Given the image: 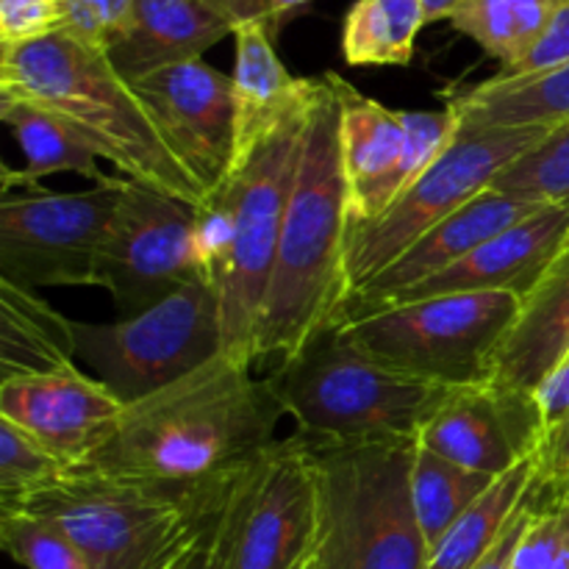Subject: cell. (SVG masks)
I'll return each mask as SVG.
<instances>
[{
	"label": "cell",
	"instance_id": "6da1fadb",
	"mask_svg": "<svg viewBox=\"0 0 569 569\" xmlns=\"http://www.w3.org/2000/svg\"><path fill=\"white\" fill-rule=\"evenodd\" d=\"M253 365L222 350L170 387L126 403L103 448L87 461L106 472L222 492L276 445L283 406Z\"/></svg>",
	"mask_w": 569,
	"mask_h": 569
},
{
	"label": "cell",
	"instance_id": "7a4b0ae2",
	"mask_svg": "<svg viewBox=\"0 0 569 569\" xmlns=\"http://www.w3.org/2000/svg\"><path fill=\"white\" fill-rule=\"evenodd\" d=\"M348 228L350 192L339 142V100L331 81L320 76L256 328L253 365L270 356L289 359L315 333L337 322L348 300Z\"/></svg>",
	"mask_w": 569,
	"mask_h": 569
},
{
	"label": "cell",
	"instance_id": "3957f363",
	"mask_svg": "<svg viewBox=\"0 0 569 569\" xmlns=\"http://www.w3.org/2000/svg\"><path fill=\"white\" fill-rule=\"evenodd\" d=\"M0 94L59 117L122 178L148 183L189 206L203 200L200 183L172 153L109 53L64 28L33 42L0 48Z\"/></svg>",
	"mask_w": 569,
	"mask_h": 569
},
{
	"label": "cell",
	"instance_id": "277c9868",
	"mask_svg": "<svg viewBox=\"0 0 569 569\" xmlns=\"http://www.w3.org/2000/svg\"><path fill=\"white\" fill-rule=\"evenodd\" d=\"M309 445L315 533L300 569H426L411 498L417 439Z\"/></svg>",
	"mask_w": 569,
	"mask_h": 569
},
{
	"label": "cell",
	"instance_id": "5b68a950",
	"mask_svg": "<svg viewBox=\"0 0 569 569\" xmlns=\"http://www.w3.org/2000/svg\"><path fill=\"white\" fill-rule=\"evenodd\" d=\"M226 495L81 465L14 509L53 520L92 569H170L217 520Z\"/></svg>",
	"mask_w": 569,
	"mask_h": 569
},
{
	"label": "cell",
	"instance_id": "8992f818",
	"mask_svg": "<svg viewBox=\"0 0 569 569\" xmlns=\"http://www.w3.org/2000/svg\"><path fill=\"white\" fill-rule=\"evenodd\" d=\"M295 433L311 445L420 437L450 387L417 381L378 365L342 333L322 328L267 376Z\"/></svg>",
	"mask_w": 569,
	"mask_h": 569
},
{
	"label": "cell",
	"instance_id": "52a82bcc",
	"mask_svg": "<svg viewBox=\"0 0 569 569\" xmlns=\"http://www.w3.org/2000/svg\"><path fill=\"white\" fill-rule=\"evenodd\" d=\"M520 311L509 292L442 295L339 322L378 365L439 387L487 381L500 339Z\"/></svg>",
	"mask_w": 569,
	"mask_h": 569
},
{
	"label": "cell",
	"instance_id": "ba28073f",
	"mask_svg": "<svg viewBox=\"0 0 569 569\" xmlns=\"http://www.w3.org/2000/svg\"><path fill=\"white\" fill-rule=\"evenodd\" d=\"M78 359L122 403H133L189 376L226 350L220 292L194 281L150 309L114 322H72Z\"/></svg>",
	"mask_w": 569,
	"mask_h": 569
},
{
	"label": "cell",
	"instance_id": "9c48e42d",
	"mask_svg": "<svg viewBox=\"0 0 569 569\" xmlns=\"http://www.w3.org/2000/svg\"><path fill=\"white\" fill-rule=\"evenodd\" d=\"M548 131L550 128H461L453 144L381 217L350 222L345 244L348 300L422 233L492 189L500 172L526 156Z\"/></svg>",
	"mask_w": 569,
	"mask_h": 569
},
{
	"label": "cell",
	"instance_id": "30bf717a",
	"mask_svg": "<svg viewBox=\"0 0 569 569\" xmlns=\"http://www.w3.org/2000/svg\"><path fill=\"white\" fill-rule=\"evenodd\" d=\"M315 94L317 78L306 109L278 128L239 170L228 176L237 189V233L217 292H220L226 353L248 359L250 365H253L256 328L276 267L283 211L298 170L300 142Z\"/></svg>",
	"mask_w": 569,
	"mask_h": 569
},
{
	"label": "cell",
	"instance_id": "8fae6325",
	"mask_svg": "<svg viewBox=\"0 0 569 569\" xmlns=\"http://www.w3.org/2000/svg\"><path fill=\"white\" fill-rule=\"evenodd\" d=\"M122 178L83 192L20 189L0 200V278L22 287H100Z\"/></svg>",
	"mask_w": 569,
	"mask_h": 569
},
{
	"label": "cell",
	"instance_id": "7c38bea8",
	"mask_svg": "<svg viewBox=\"0 0 569 569\" xmlns=\"http://www.w3.org/2000/svg\"><path fill=\"white\" fill-rule=\"evenodd\" d=\"M339 100V142L350 222L381 217L459 137L453 109L398 111L367 98L339 72H326Z\"/></svg>",
	"mask_w": 569,
	"mask_h": 569
},
{
	"label": "cell",
	"instance_id": "4fadbf2b",
	"mask_svg": "<svg viewBox=\"0 0 569 569\" xmlns=\"http://www.w3.org/2000/svg\"><path fill=\"white\" fill-rule=\"evenodd\" d=\"M222 569H298L315 533V467L303 437L276 439L228 487Z\"/></svg>",
	"mask_w": 569,
	"mask_h": 569
},
{
	"label": "cell",
	"instance_id": "5bb4252c",
	"mask_svg": "<svg viewBox=\"0 0 569 569\" xmlns=\"http://www.w3.org/2000/svg\"><path fill=\"white\" fill-rule=\"evenodd\" d=\"M194 281H206L194 256V206L122 178L100 264V287L120 317L139 315Z\"/></svg>",
	"mask_w": 569,
	"mask_h": 569
},
{
	"label": "cell",
	"instance_id": "9a60e30c",
	"mask_svg": "<svg viewBox=\"0 0 569 569\" xmlns=\"http://www.w3.org/2000/svg\"><path fill=\"white\" fill-rule=\"evenodd\" d=\"M156 128L203 198L226 181L237 139L233 78L203 59L172 64L131 83Z\"/></svg>",
	"mask_w": 569,
	"mask_h": 569
},
{
	"label": "cell",
	"instance_id": "2e32d148",
	"mask_svg": "<svg viewBox=\"0 0 569 569\" xmlns=\"http://www.w3.org/2000/svg\"><path fill=\"white\" fill-rule=\"evenodd\" d=\"M548 439L533 392L478 381L450 387L417 442L467 470L500 478L522 461L539 459Z\"/></svg>",
	"mask_w": 569,
	"mask_h": 569
},
{
	"label": "cell",
	"instance_id": "e0dca14e",
	"mask_svg": "<svg viewBox=\"0 0 569 569\" xmlns=\"http://www.w3.org/2000/svg\"><path fill=\"white\" fill-rule=\"evenodd\" d=\"M126 403L76 365L0 381V417L53 450L67 467H81L114 431Z\"/></svg>",
	"mask_w": 569,
	"mask_h": 569
},
{
	"label": "cell",
	"instance_id": "ac0fdd59",
	"mask_svg": "<svg viewBox=\"0 0 569 569\" xmlns=\"http://www.w3.org/2000/svg\"><path fill=\"white\" fill-rule=\"evenodd\" d=\"M567 248L569 206H545L537 214L526 217V220L515 222L506 231L495 233L492 239L478 244L472 253H467L453 267L433 276L431 281L417 283V287L389 298L387 303L365 311V315L389 309V306L415 303V300L442 298V295L509 292L522 300Z\"/></svg>",
	"mask_w": 569,
	"mask_h": 569
},
{
	"label": "cell",
	"instance_id": "d6986e66",
	"mask_svg": "<svg viewBox=\"0 0 569 569\" xmlns=\"http://www.w3.org/2000/svg\"><path fill=\"white\" fill-rule=\"evenodd\" d=\"M539 209H545V206L509 192H498V189H487L467 206H461L456 214L445 217L431 231L422 233L387 270L378 272L365 289L350 295V300L339 311L337 322L365 315V311L387 303L395 295L406 292V289L417 287L422 281H431L433 276H439L448 267H453L456 261L465 259L467 253H472L478 244L492 239L495 233L506 231L515 222L537 214Z\"/></svg>",
	"mask_w": 569,
	"mask_h": 569
},
{
	"label": "cell",
	"instance_id": "ffe728a7",
	"mask_svg": "<svg viewBox=\"0 0 569 569\" xmlns=\"http://www.w3.org/2000/svg\"><path fill=\"white\" fill-rule=\"evenodd\" d=\"M233 42L237 56L231 78L237 100V139L228 176L239 170L278 128L303 111L315 92V78H295L278 59L276 39L261 26L237 28Z\"/></svg>",
	"mask_w": 569,
	"mask_h": 569
},
{
	"label": "cell",
	"instance_id": "44dd1931",
	"mask_svg": "<svg viewBox=\"0 0 569 569\" xmlns=\"http://www.w3.org/2000/svg\"><path fill=\"white\" fill-rule=\"evenodd\" d=\"M233 28L206 0H137L120 37L106 50L128 83L172 64L203 59Z\"/></svg>",
	"mask_w": 569,
	"mask_h": 569
},
{
	"label": "cell",
	"instance_id": "7402d4cb",
	"mask_svg": "<svg viewBox=\"0 0 569 569\" xmlns=\"http://www.w3.org/2000/svg\"><path fill=\"white\" fill-rule=\"evenodd\" d=\"M569 350V248L520 300L515 322L500 339L489 381L533 392Z\"/></svg>",
	"mask_w": 569,
	"mask_h": 569
},
{
	"label": "cell",
	"instance_id": "603a6c76",
	"mask_svg": "<svg viewBox=\"0 0 569 569\" xmlns=\"http://www.w3.org/2000/svg\"><path fill=\"white\" fill-rule=\"evenodd\" d=\"M461 128H556L569 122V64L526 78L492 76L442 92Z\"/></svg>",
	"mask_w": 569,
	"mask_h": 569
},
{
	"label": "cell",
	"instance_id": "cb8c5ba5",
	"mask_svg": "<svg viewBox=\"0 0 569 569\" xmlns=\"http://www.w3.org/2000/svg\"><path fill=\"white\" fill-rule=\"evenodd\" d=\"M37 289L0 278V381L76 365V331Z\"/></svg>",
	"mask_w": 569,
	"mask_h": 569
},
{
	"label": "cell",
	"instance_id": "d4e9b609",
	"mask_svg": "<svg viewBox=\"0 0 569 569\" xmlns=\"http://www.w3.org/2000/svg\"><path fill=\"white\" fill-rule=\"evenodd\" d=\"M0 120L6 122L11 137L17 139L20 150L26 153V170L6 167V189H33L39 187L42 178L56 176V172H76V176L89 178L92 183L106 178L98 164L100 156L50 111L26 103V100L0 94Z\"/></svg>",
	"mask_w": 569,
	"mask_h": 569
},
{
	"label": "cell",
	"instance_id": "484cf974",
	"mask_svg": "<svg viewBox=\"0 0 569 569\" xmlns=\"http://www.w3.org/2000/svg\"><path fill=\"white\" fill-rule=\"evenodd\" d=\"M539 487V459L522 461L500 476L487 495L439 539L426 569H478Z\"/></svg>",
	"mask_w": 569,
	"mask_h": 569
},
{
	"label": "cell",
	"instance_id": "4316f807",
	"mask_svg": "<svg viewBox=\"0 0 569 569\" xmlns=\"http://www.w3.org/2000/svg\"><path fill=\"white\" fill-rule=\"evenodd\" d=\"M426 26L422 0H356L342 22V56L350 67H406Z\"/></svg>",
	"mask_w": 569,
	"mask_h": 569
},
{
	"label": "cell",
	"instance_id": "83f0119b",
	"mask_svg": "<svg viewBox=\"0 0 569 569\" xmlns=\"http://www.w3.org/2000/svg\"><path fill=\"white\" fill-rule=\"evenodd\" d=\"M565 0H461L448 22L511 70L537 44Z\"/></svg>",
	"mask_w": 569,
	"mask_h": 569
},
{
	"label": "cell",
	"instance_id": "f1b7e54d",
	"mask_svg": "<svg viewBox=\"0 0 569 569\" xmlns=\"http://www.w3.org/2000/svg\"><path fill=\"white\" fill-rule=\"evenodd\" d=\"M495 481L498 478L467 470L417 442L415 467H411V498H415L417 522H420L428 548H437L439 539L492 489Z\"/></svg>",
	"mask_w": 569,
	"mask_h": 569
},
{
	"label": "cell",
	"instance_id": "f546056e",
	"mask_svg": "<svg viewBox=\"0 0 569 569\" xmlns=\"http://www.w3.org/2000/svg\"><path fill=\"white\" fill-rule=\"evenodd\" d=\"M539 206H569V122L556 126L492 183Z\"/></svg>",
	"mask_w": 569,
	"mask_h": 569
},
{
	"label": "cell",
	"instance_id": "4dcf8cb0",
	"mask_svg": "<svg viewBox=\"0 0 569 569\" xmlns=\"http://www.w3.org/2000/svg\"><path fill=\"white\" fill-rule=\"evenodd\" d=\"M70 467L37 437L0 417V509H14L53 487Z\"/></svg>",
	"mask_w": 569,
	"mask_h": 569
},
{
	"label": "cell",
	"instance_id": "1f68e13d",
	"mask_svg": "<svg viewBox=\"0 0 569 569\" xmlns=\"http://www.w3.org/2000/svg\"><path fill=\"white\" fill-rule=\"evenodd\" d=\"M0 545L26 569H92L53 520L28 509H0Z\"/></svg>",
	"mask_w": 569,
	"mask_h": 569
},
{
	"label": "cell",
	"instance_id": "d6a6232c",
	"mask_svg": "<svg viewBox=\"0 0 569 569\" xmlns=\"http://www.w3.org/2000/svg\"><path fill=\"white\" fill-rule=\"evenodd\" d=\"M233 233H237V189L226 178L214 192L194 206V256L203 278L214 287L226 272Z\"/></svg>",
	"mask_w": 569,
	"mask_h": 569
},
{
	"label": "cell",
	"instance_id": "836d02e7",
	"mask_svg": "<svg viewBox=\"0 0 569 569\" xmlns=\"http://www.w3.org/2000/svg\"><path fill=\"white\" fill-rule=\"evenodd\" d=\"M511 569H569V503H539Z\"/></svg>",
	"mask_w": 569,
	"mask_h": 569
},
{
	"label": "cell",
	"instance_id": "e575fe53",
	"mask_svg": "<svg viewBox=\"0 0 569 569\" xmlns=\"http://www.w3.org/2000/svg\"><path fill=\"white\" fill-rule=\"evenodd\" d=\"M64 31L98 50H109L122 33L137 0H59Z\"/></svg>",
	"mask_w": 569,
	"mask_h": 569
},
{
	"label": "cell",
	"instance_id": "d590c367",
	"mask_svg": "<svg viewBox=\"0 0 569 569\" xmlns=\"http://www.w3.org/2000/svg\"><path fill=\"white\" fill-rule=\"evenodd\" d=\"M64 28L59 0H0V48L26 44Z\"/></svg>",
	"mask_w": 569,
	"mask_h": 569
},
{
	"label": "cell",
	"instance_id": "8d00e7d4",
	"mask_svg": "<svg viewBox=\"0 0 569 569\" xmlns=\"http://www.w3.org/2000/svg\"><path fill=\"white\" fill-rule=\"evenodd\" d=\"M569 64V0L556 9L553 20L548 22L542 37L537 39L531 50L517 61L511 70L498 72L503 78H526L539 76V72L559 70V67Z\"/></svg>",
	"mask_w": 569,
	"mask_h": 569
},
{
	"label": "cell",
	"instance_id": "74e56055",
	"mask_svg": "<svg viewBox=\"0 0 569 569\" xmlns=\"http://www.w3.org/2000/svg\"><path fill=\"white\" fill-rule=\"evenodd\" d=\"M206 3L220 11L233 31L242 26H261L272 39H278L283 26L311 0H206Z\"/></svg>",
	"mask_w": 569,
	"mask_h": 569
},
{
	"label": "cell",
	"instance_id": "f35d334b",
	"mask_svg": "<svg viewBox=\"0 0 569 569\" xmlns=\"http://www.w3.org/2000/svg\"><path fill=\"white\" fill-rule=\"evenodd\" d=\"M533 400L539 406L548 437L569 420V350L565 359L542 378V383L533 389Z\"/></svg>",
	"mask_w": 569,
	"mask_h": 569
},
{
	"label": "cell",
	"instance_id": "ab89813d",
	"mask_svg": "<svg viewBox=\"0 0 569 569\" xmlns=\"http://www.w3.org/2000/svg\"><path fill=\"white\" fill-rule=\"evenodd\" d=\"M533 511H537V492H533L531 498H528L526 503H522V509L517 511L515 520H511L509 526H506L503 537H500L498 545H495V548L489 550V556H487V559H483V565L478 567V569H511V559H515V550H517V545H520L522 533H526L528 522H531Z\"/></svg>",
	"mask_w": 569,
	"mask_h": 569
},
{
	"label": "cell",
	"instance_id": "60d3db41",
	"mask_svg": "<svg viewBox=\"0 0 569 569\" xmlns=\"http://www.w3.org/2000/svg\"><path fill=\"white\" fill-rule=\"evenodd\" d=\"M178 569H222V533H220V515L198 537V542L187 550Z\"/></svg>",
	"mask_w": 569,
	"mask_h": 569
},
{
	"label": "cell",
	"instance_id": "b9f144b4",
	"mask_svg": "<svg viewBox=\"0 0 569 569\" xmlns=\"http://www.w3.org/2000/svg\"><path fill=\"white\" fill-rule=\"evenodd\" d=\"M539 503H569V456L539 476Z\"/></svg>",
	"mask_w": 569,
	"mask_h": 569
},
{
	"label": "cell",
	"instance_id": "7bdbcfd3",
	"mask_svg": "<svg viewBox=\"0 0 569 569\" xmlns=\"http://www.w3.org/2000/svg\"><path fill=\"white\" fill-rule=\"evenodd\" d=\"M569 456V420L561 428H556L542 445V453H539V476L550 467H556L559 461H565Z\"/></svg>",
	"mask_w": 569,
	"mask_h": 569
},
{
	"label": "cell",
	"instance_id": "ee69618b",
	"mask_svg": "<svg viewBox=\"0 0 569 569\" xmlns=\"http://www.w3.org/2000/svg\"><path fill=\"white\" fill-rule=\"evenodd\" d=\"M428 9V20L439 22V20H448L450 11L461 3V0H422Z\"/></svg>",
	"mask_w": 569,
	"mask_h": 569
},
{
	"label": "cell",
	"instance_id": "f6af8a7d",
	"mask_svg": "<svg viewBox=\"0 0 569 569\" xmlns=\"http://www.w3.org/2000/svg\"><path fill=\"white\" fill-rule=\"evenodd\" d=\"M183 556H187V553H183ZM183 556H181V559H183ZM181 559H178V561H181ZM178 561H176V565H172L170 569H178Z\"/></svg>",
	"mask_w": 569,
	"mask_h": 569
},
{
	"label": "cell",
	"instance_id": "bcb514c9",
	"mask_svg": "<svg viewBox=\"0 0 569 569\" xmlns=\"http://www.w3.org/2000/svg\"><path fill=\"white\" fill-rule=\"evenodd\" d=\"M300 567H303V565H300ZM300 567H298V569H300Z\"/></svg>",
	"mask_w": 569,
	"mask_h": 569
}]
</instances>
